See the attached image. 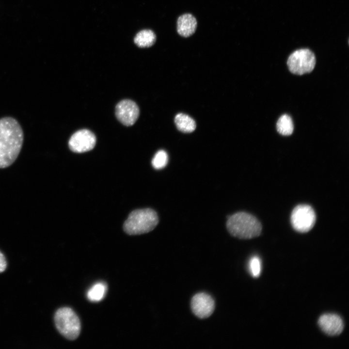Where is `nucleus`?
Returning <instances> with one entry per match:
<instances>
[{
	"label": "nucleus",
	"instance_id": "10",
	"mask_svg": "<svg viewBox=\"0 0 349 349\" xmlns=\"http://www.w3.org/2000/svg\"><path fill=\"white\" fill-rule=\"evenodd\" d=\"M318 324L321 330L327 335H339L344 329L343 321L338 315L334 314H324L320 317Z\"/></svg>",
	"mask_w": 349,
	"mask_h": 349
},
{
	"label": "nucleus",
	"instance_id": "16",
	"mask_svg": "<svg viewBox=\"0 0 349 349\" xmlns=\"http://www.w3.org/2000/svg\"><path fill=\"white\" fill-rule=\"evenodd\" d=\"M167 153L164 150H159L155 155L152 160V165L156 169H161L165 167L168 162Z\"/></svg>",
	"mask_w": 349,
	"mask_h": 349
},
{
	"label": "nucleus",
	"instance_id": "15",
	"mask_svg": "<svg viewBox=\"0 0 349 349\" xmlns=\"http://www.w3.org/2000/svg\"><path fill=\"white\" fill-rule=\"evenodd\" d=\"M276 128L281 135H290L294 130L293 123L290 116L287 114L282 115L277 122Z\"/></svg>",
	"mask_w": 349,
	"mask_h": 349
},
{
	"label": "nucleus",
	"instance_id": "7",
	"mask_svg": "<svg viewBox=\"0 0 349 349\" xmlns=\"http://www.w3.org/2000/svg\"><path fill=\"white\" fill-rule=\"evenodd\" d=\"M96 143L95 135L88 129H83L74 133L70 137L68 145L76 153H83L91 150Z\"/></svg>",
	"mask_w": 349,
	"mask_h": 349
},
{
	"label": "nucleus",
	"instance_id": "12",
	"mask_svg": "<svg viewBox=\"0 0 349 349\" xmlns=\"http://www.w3.org/2000/svg\"><path fill=\"white\" fill-rule=\"evenodd\" d=\"M174 122L178 129L183 132H192L196 128L195 121L186 114L180 113L176 114Z\"/></svg>",
	"mask_w": 349,
	"mask_h": 349
},
{
	"label": "nucleus",
	"instance_id": "9",
	"mask_svg": "<svg viewBox=\"0 0 349 349\" xmlns=\"http://www.w3.org/2000/svg\"><path fill=\"white\" fill-rule=\"evenodd\" d=\"M214 301L209 295L200 293L195 295L191 301V308L194 314L200 318L209 317L213 313Z\"/></svg>",
	"mask_w": 349,
	"mask_h": 349
},
{
	"label": "nucleus",
	"instance_id": "2",
	"mask_svg": "<svg viewBox=\"0 0 349 349\" xmlns=\"http://www.w3.org/2000/svg\"><path fill=\"white\" fill-rule=\"evenodd\" d=\"M227 228L231 235L241 239H250L260 235L262 226L253 215L239 212L229 216L226 222Z\"/></svg>",
	"mask_w": 349,
	"mask_h": 349
},
{
	"label": "nucleus",
	"instance_id": "4",
	"mask_svg": "<svg viewBox=\"0 0 349 349\" xmlns=\"http://www.w3.org/2000/svg\"><path fill=\"white\" fill-rule=\"evenodd\" d=\"M54 322L57 330L65 338L73 340L79 336L81 330L80 320L70 308L62 307L57 310Z\"/></svg>",
	"mask_w": 349,
	"mask_h": 349
},
{
	"label": "nucleus",
	"instance_id": "3",
	"mask_svg": "<svg viewBox=\"0 0 349 349\" xmlns=\"http://www.w3.org/2000/svg\"><path fill=\"white\" fill-rule=\"evenodd\" d=\"M158 222V216L153 209H136L129 214L124 222L123 228L128 235H141L153 230Z\"/></svg>",
	"mask_w": 349,
	"mask_h": 349
},
{
	"label": "nucleus",
	"instance_id": "14",
	"mask_svg": "<svg viewBox=\"0 0 349 349\" xmlns=\"http://www.w3.org/2000/svg\"><path fill=\"white\" fill-rule=\"evenodd\" d=\"M107 290V286L105 283H96L89 289L87 297L91 301H99L104 298Z\"/></svg>",
	"mask_w": 349,
	"mask_h": 349
},
{
	"label": "nucleus",
	"instance_id": "13",
	"mask_svg": "<svg viewBox=\"0 0 349 349\" xmlns=\"http://www.w3.org/2000/svg\"><path fill=\"white\" fill-rule=\"evenodd\" d=\"M155 33L150 30H144L139 32L135 36V44L140 48H147L152 46L156 42Z\"/></svg>",
	"mask_w": 349,
	"mask_h": 349
},
{
	"label": "nucleus",
	"instance_id": "6",
	"mask_svg": "<svg viewBox=\"0 0 349 349\" xmlns=\"http://www.w3.org/2000/svg\"><path fill=\"white\" fill-rule=\"evenodd\" d=\"M316 216L313 208L307 205H299L293 210L291 223L293 228L301 233L309 231L314 226Z\"/></svg>",
	"mask_w": 349,
	"mask_h": 349
},
{
	"label": "nucleus",
	"instance_id": "18",
	"mask_svg": "<svg viewBox=\"0 0 349 349\" xmlns=\"http://www.w3.org/2000/svg\"><path fill=\"white\" fill-rule=\"evenodd\" d=\"M7 267L6 258L3 254L0 251V273L4 271Z\"/></svg>",
	"mask_w": 349,
	"mask_h": 349
},
{
	"label": "nucleus",
	"instance_id": "8",
	"mask_svg": "<svg viewBox=\"0 0 349 349\" xmlns=\"http://www.w3.org/2000/svg\"><path fill=\"white\" fill-rule=\"evenodd\" d=\"M140 111L136 103L129 99L120 101L115 107L117 119L124 125L131 126L137 121Z\"/></svg>",
	"mask_w": 349,
	"mask_h": 349
},
{
	"label": "nucleus",
	"instance_id": "17",
	"mask_svg": "<svg viewBox=\"0 0 349 349\" xmlns=\"http://www.w3.org/2000/svg\"><path fill=\"white\" fill-rule=\"evenodd\" d=\"M248 270L251 275L255 278L258 277L261 271V262L257 256H254L249 261Z\"/></svg>",
	"mask_w": 349,
	"mask_h": 349
},
{
	"label": "nucleus",
	"instance_id": "1",
	"mask_svg": "<svg viewBox=\"0 0 349 349\" xmlns=\"http://www.w3.org/2000/svg\"><path fill=\"white\" fill-rule=\"evenodd\" d=\"M24 134L15 118L0 119V168L9 167L17 158L22 146Z\"/></svg>",
	"mask_w": 349,
	"mask_h": 349
},
{
	"label": "nucleus",
	"instance_id": "11",
	"mask_svg": "<svg viewBox=\"0 0 349 349\" xmlns=\"http://www.w3.org/2000/svg\"><path fill=\"white\" fill-rule=\"evenodd\" d=\"M197 28V21L190 14L180 16L177 21V31L179 35L188 37L193 34Z\"/></svg>",
	"mask_w": 349,
	"mask_h": 349
},
{
	"label": "nucleus",
	"instance_id": "5",
	"mask_svg": "<svg viewBox=\"0 0 349 349\" xmlns=\"http://www.w3.org/2000/svg\"><path fill=\"white\" fill-rule=\"evenodd\" d=\"M314 53L307 48H301L292 53L289 56L287 64L290 71L301 75L311 72L316 65Z\"/></svg>",
	"mask_w": 349,
	"mask_h": 349
}]
</instances>
